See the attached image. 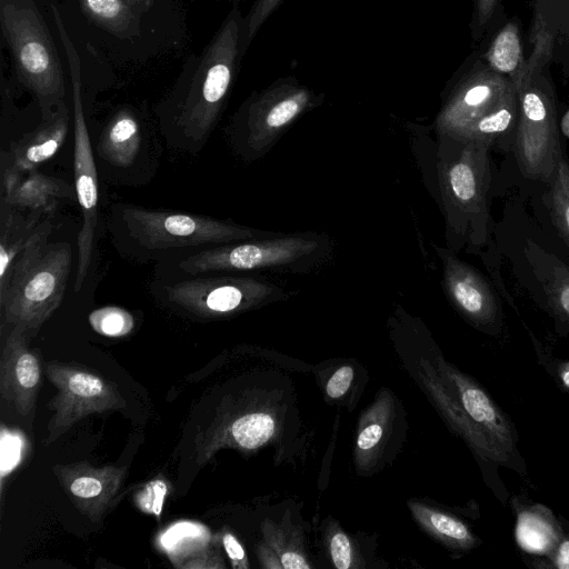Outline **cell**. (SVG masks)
Segmentation results:
<instances>
[{"instance_id":"1","label":"cell","mask_w":569,"mask_h":569,"mask_svg":"<svg viewBox=\"0 0 569 569\" xmlns=\"http://www.w3.org/2000/svg\"><path fill=\"white\" fill-rule=\"evenodd\" d=\"M83 62L140 69L189 40L183 0H58Z\"/></svg>"},{"instance_id":"2","label":"cell","mask_w":569,"mask_h":569,"mask_svg":"<svg viewBox=\"0 0 569 569\" xmlns=\"http://www.w3.org/2000/svg\"><path fill=\"white\" fill-rule=\"evenodd\" d=\"M243 16L234 6L198 53L184 60L154 113L167 141L199 151L216 128L232 91L241 58Z\"/></svg>"},{"instance_id":"3","label":"cell","mask_w":569,"mask_h":569,"mask_svg":"<svg viewBox=\"0 0 569 569\" xmlns=\"http://www.w3.org/2000/svg\"><path fill=\"white\" fill-rule=\"evenodd\" d=\"M438 138L436 167L448 248L480 254L491 241V149L448 136Z\"/></svg>"},{"instance_id":"4","label":"cell","mask_w":569,"mask_h":569,"mask_svg":"<svg viewBox=\"0 0 569 569\" xmlns=\"http://www.w3.org/2000/svg\"><path fill=\"white\" fill-rule=\"evenodd\" d=\"M37 0H0V29L14 80L31 93L41 120L69 99V73L61 43Z\"/></svg>"},{"instance_id":"5","label":"cell","mask_w":569,"mask_h":569,"mask_svg":"<svg viewBox=\"0 0 569 569\" xmlns=\"http://www.w3.org/2000/svg\"><path fill=\"white\" fill-rule=\"evenodd\" d=\"M37 238L0 280V307L4 320L36 333L61 305L71 269L68 242Z\"/></svg>"},{"instance_id":"6","label":"cell","mask_w":569,"mask_h":569,"mask_svg":"<svg viewBox=\"0 0 569 569\" xmlns=\"http://www.w3.org/2000/svg\"><path fill=\"white\" fill-rule=\"evenodd\" d=\"M519 98L512 81L478 71L450 93L436 119L438 136L482 143L490 149L513 148Z\"/></svg>"},{"instance_id":"7","label":"cell","mask_w":569,"mask_h":569,"mask_svg":"<svg viewBox=\"0 0 569 569\" xmlns=\"http://www.w3.org/2000/svg\"><path fill=\"white\" fill-rule=\"evenodd\" d=\"M332 243L326 234L297 232L242 240L188 257L179 267L191 274L210 271L308 272L325 261Z\"/></svg>"},{"instance_id":"8","label":"cell","mask_w":569,"mask_h":569,"mask_svg":"<svg viewBox=\"0 0 569 569\" xmlns=\"http://www.w3.org/2000/svg\"><path fill=\"white\" fill-rule=\"evenodd\" d=\"M321 101V94L295 78L279 79L266 89L252 92L230 123L239 153L248 160L263 157L298 118Z\"/></svg>"},{"instance_id":"9","label":"cell","mask_w":569,"mask_h":569,"mask_svg":"<svg viewBox=\"0 0 569 569\" xmlns=\"http://www.w3.org/2000/svg\"><path fill=\"white\" fill-rule=\"evenodd\" d=\"M122 220L130 237L149 250L226 244L270 236L269 232L232 221L199 214L149 210L136 206L124 207Z\"/></svg>"},{"instance_id":"10","label":"cell","mask_w":569,"mask_h":569,"mask_svg":"<svg viewBox=\"0 0 569 569\" xmlns=\"http://www.w3.org/2000/svg\"><path fill=\"white\" fill-rule=\"evenodd\" d=\"M170 302L201 318L236 316L286 300L291 292L264 278H198L167 287Z\"/></svg>"},{"instance_id":"11","label":"cell","mask_w":569,"mask_h":569,"mask_svg":"<svg viewBox=\"0 0 569 569\" xmlns=\"http://www.w3.org/2000/svg\"><path fill=\"white\" fill-rule=\"evenodd\" d=\"M517 93L519 118L512 148L517 164L525 178L546 184L563 151L555 102L532 81Z\"/></svg>"},{"instance_id":"12","label":"cell","mask_w":569,"mask_h":569,"mask_svg":"<svg viewBox=\"0 0 569 569\" xmlns=\"http://www.w3.org/2000/svg\"><path fill=\"white\" fill-rule=\"evenodd\" d=\"M46 372L58 390L48 405L54 413L48 423L47 445L88 415L126 406L116 385L80 366L54 360L47 363Z\"/></svg>"},{"instance_id":"13","label":"cell","mask_w":569,"mask_h":569,"mask_svg":"<svg viewBox=\"0 0 569 569\" xmlns=\"http://www.w3.org/2000/svg\"><path fill=\"white\" fill-rule=\"evenodd\" d=\"M442 263V287L452 307L476 329L497 333L502 309L497 290L473 266L451 249L433 244Z\"/></svg>"},{"instance_id":"14","label":"cell","mask_w":569,"mask_h":569,"mask_svg":"<svg viewBox=\"0 0 569 569\" xmlns=\"http://www.w3.org/2000/svg\"><path fill=\"white\" fill-rule=\"evenodd\" d=\"M435 368L469 420L490 440L508 463L517 452V432L507 415L477 381L442 357L436 359Z\"/></svg>"},{"instance_id":"15","label":"cell","mask_w":569,"mask_h":569,"mask_svg":"<svg viewBox=\"0 0 569 569\" xmlns=\"http://www.w3.org/2000/svg\"><path fill=\"white\" fill-rule=\"evenodd\" d=\"M68 99L48 120L24 133L1 156L2 196L12 191L18 182L41 163L53 157L63 144L71 121Z\"/></svg>"},{"instance_id":"16","label":"cell","mask_w":569,"mask_h":569,"mask_svg":"<svg viewBox=\"0 0 569 569\" xmlns=\"http://www.w3.org/2000/svg\"><path fill=\"white\" fill-rule=\"evenodd\" d=\"M53 472L76 508L93 522L107 512L126 476L124 468L87 462L58 465Z\"/></svg>"},{"instance_id":"17","label":"cell","mask_w":569,"mask_h":569,"mask_svg":"<svg viewBox=\"0 0 569 569\" xmlns=\"http://www.w3.org/2000/svg\"><path fill=\"white\" fill-rule=\"evenodd\" d=\"M27 338L28 332L22 327L12 326L0 363L1 397L22 417L32 411L41 383L40 362Z\"/></svg>"},{"instance_id":"18","label":"cell","mask_w":569,"mask_h":569,"mask_svg":"<svg viewBox=\"0 0 569 569\" xmlns=\"http://www.w3.org/2000/svg\"><path fill=\"white\" fill-rule=\"evenodd\" d=\"M276 432V418L264 410H249L224 418L206 432L199 443L198 461L206 462L219 449L226 447L244 451L256 450L269 442Z\"/></svg>"},{"instance_id":"19","label":"cell","mask_w":569,"mask_h":569,"mask_svg":"<svg viewBox=\"0 0 569 569\" xmlns=\"http://www.w3.org/2000/svg\"><path fill=\"white\" fill-rule=\"evenodd\" d=\"M419 372L427 392L442 418L465 440L472 452L485 462L507 465L505 458L490 440L469 420L439 377L435 366L426 359H421Z\"/></svg>"},{"instance_id":"20","label":"cell","mask_w":569,"mask_h":569,"mask_svg":"<svg viewBox=\"0 0 569 569\" xmlns=\"http://www.w3.org/2000/svg\"><path fill=\"white\" fill-rule=\"evenodd\" d=\"M142 141L139 110L131 104L118 106L108 117L99 140L101 157L116 167H129L136 160Z\"/></svg>"},{"instance_id":"21","label":"cell","mask_w":569,"mask_h":569,"mask_svg":"<svg viewBox=\"0 0 569 569\" xmlns=\"http://www.w3.org/2000/svg\"><path fill=\"white\" fill-rule=\"evenodd\" d=\"M74 192L67 181L33 170L10 193L2 196V203L42 217L52 214L59 202L72 199Z\"/></svg>"},{"instance_id":"22","label":"cell","mask_w":569,"mask_h":569,"mask_svg":"<svg viewBox=\"0 0 569 569\" xmlns=\"http://www.w3.org/2000/svg\"><path fill=\"white\" fill-rule=\"evenodd\" d=\"M49 219L29 213L24 216L12 207L1 204L0 219V280H2L18 256L37 238L51 232Z\"/></svg>"},{"instance_id":"23","label":"cell","mask_w":569,"mask_h":569,"mask_svg":"<svg viewBox=\"0 0 569 569\" xmlns=\"http://www.w3.org/2000/svg\"><path fill=\"white\" fill-rule=\"evenodd\" d=\"M392 411V400L386 393L380 395L361 416L355 448L359 470H367L378 461L388 440Z\"/></svg>"},{"instance_id":"24","label":"cell","mask_w":569,"mask_h":569,"mask_svg":"<svg viewBox=\"0 0 569 569\" xmlns=\"http://www.w3.org/2000/svg\"><path fill=\"white\" fill-rule=\"evenodd\" d=\"M408 506L421 528L445 546L468 551L480 543L477 536L459 518L417 501H409Z\"/></svg>"},{"instance_id":"25","label":"cell","mask_w":569,"mask_h":569,"mask_svg":"<svg viewBox=\"0 0 569 569\" xmlns=\"http://www.w3.org/2000/svg\"><path fill=\"white\" fill-rule=\"evenodd\" d=\"M530 253L536 262L535 268L548 308L569 325V266L536 244L531 246Z\"/></svg>"},{"instance_id":"26","label":"cell","mask_w":569,"mask_h":569,"mask_svg":"<svg viewBox=\"0 0 569 569\" xmlns=\"http://www.w3.org/2000/svg\"><path fill=\"white\" fill-rule=\"evenodd\" d=\"M546 186V204L551 222L569 249V160L565 151L559 156Z\"/></svg>"},{"instance_id":"27","label":"cell","mask_w":569,"mask_h":569,"mask_svg":"<svg viewBox=\"0 0 569 569\" xmlns=\"http://www.w3.org/2000/svg\"><path fill=\"white\" fill-rule=\"evenodd\" d=\"M487 59L495 71L508 73L512 80L518 77L525 62L516 23L506 24L496 36L487 52Z\"/></svg>"},{"instance_id":"28","label":"cell","mask_w":569,"mask_h":569,"mask_svg":"<svg viewBox=\"0 0 569 569\" xmlns=\"http://www.w3.org/2000/svg\"><path fill=\"white\" fill-rule=\"evenodd\" d=\"M261 529L264 541L276 551L283 569L311 568L302 550L293 542V538L281 527L266 519L261 525Z\"/></svg>"},{"instance_id":"29","label":"cell","mask_w":569,"mask_h":569,"mask_svg":"<svg viewBox=\"0 0 569 569\" xmlns=\"http://www.w3.org/2000/svg\"><path fill=\"white\" fill-rule=\"evenodd\" d=\"M89 323L99 335L119 338L130 333L134 320L130 312L119 307H103L89 315Z\"/></svg>"},{"instance_id":"30","label":"cell","mask_w":569,"mask_h":569,"mask_svg":"<svg viewBox=\"0 0 569 569\" xmlns=\"http://www.w3.org/2000/svg\"><path fill=\"white\" fill-rule=\"evenodd\" d=\"M551 49V33L543 22L537 20L535 30V50L527 63H525L521 72L512 80L516 91H519L532 81L533 73L537 69L550 58Z\"/></svg>"},{"instance_id":"31","label":"cell","mask_w":569,"mask_h":569,"mask_svg":"<svg viewBox=\"0 0 569 569\" xmlns=\"http://www.w3.org/2000/svg\"><path fill=\"white\" fill-rule=\"evenodd\" d=\"M283 0H256L243 17L241 31V52L244 56L258 31Z\"/></svg>"},{"instance_id":"32","label":"cell","mask_w":569,"mask_h":569,"mask_svg":"<svg viewBox=\"0 0 569 569\" xmlns=\"http://www.w3.org/2000/svg\"><path fill=\"white\" fill-rule=\"evenodd\" d=\"M328 550L333 566L338 569L359 567L349 537L338 527H331L328 533Z\"/></svg>"},{"instance_id":"33","label":"cell","mask_w":569,"mask_h":569,"mask_svg":"<svg viewBox=\"0 0 569 569\" xmlns=\"http://www.w3.org/2000/svg\"><path fill=\"white\" fill-rule=\"evenodd\" d=\"M168 489V483L164 479H152L136 495L134 500L138 508L146 513L159 517Z\"/></svg>"},{"instance_id":"34","label":"cell","mask_w":569,"mask_h":569,"mask_svg":"<svg viewBox=\"0 0 569 569\" xmlns=\"http://www.w3.org/2000/svg\"><path fill=\"white\" fill-rule=\"evenodd\" d=\"M353 379V369L350 366L338 368L326 386V393L331 399L341 398L350 388Z\"/></svg>"},{"instance_id":"35","label":"cell","mask_w":569,"mask_h":569,"mask_svg":"<svg viewBox=\"0 0 569 569\" xmlns=\"http://www.w3.org/2000/svg\"><path fill=\"white\" fill-rule=\"evenodd\" d=\"M221 543L223 549L234 569H248L249 562L246 550L242 545L230 531H224L221 535Z\"/></svg>"},{"instance_id":"36","label":"cell","mask_w":569,"mask_h":569,"mask_svg":"<svg viewBox=\"0 0 569 569\" xmlns=\"http://www.w3.org/2000/svg\"><path fill=\"white\" fill-rule=\"evenodd\" d=\"M181 568H224V563L217 550L204 549L189 560L184 561Z\"/></svg>"},{"instance_id":"37","label":"cell","mask_w":569,"mask_h":569,"mask_svg":"<svg viewBox=\"0 0 569 569\" xmlns=\"http://www.w3.org/2000/svg\"><path fill=\"white\" fill-rule=\"evenodd\" d=\"M545 567L569 569V537L558 539L550 551L548 563Z\"/></svg>"},{"instance_id":"38","label":"cell","mask_w":569,"mask_h":569,"mask_svg":"<svg viewBox=\"0 0 569 569\" xmlns=\"http://www.w3.org/2000/svg\"><path fill=\"white\" fill-rule=\"evenodd\" d=\"M260 565L266 569H282L283 566L276 551L264 541L257 547Z\"/></svg>"},{"instance_id":"39","label":"cell","mask_w":569,"mask_h":569,"mask_svg":"<svg viewBox=\"0 0 569 569\" xmlns=\"http://www.w3.org/2000/svg\"><path fill=\"white\" fill-rule=\"evenodd\" d=\"M497 0H477L478 24L483 26L491 17Z\"/></svg>"},{"instance_id":"40","label":"cell","mask_w":569,"mask_h":569,"mask_svg":"<svg viewBox=\"0 0 569 569\" xmlns=\"http://www.w3.org/2000/svg\"><path fill=\"white\" fill-rule=\"evenodd\" d=\"M556 373L560 383L569 390V360L560 361L556 367Z\"/></svg>"},{"instance_id":"41","label":"cell","mask_w":569,"mask_h":569,"mask_svg":"<svg viewBox=\"0 0 569 569\" xmlns=\"http://www.w3.org/2000/svg\"><path fill=\"white\" fill-rule=\"evenodd\" d=\"M561 130L567 137H569V110L561 120Z\"/></svg>"},{"instance_id":"42","label":"cell","mask_w":569,"mask_h":569,"mask_svg":"<svg viewBox=\"0 0 569 569\" xmlns=\"http://www.w3.org/2000/svg\"><path fill=\"white\" fill-rule=\"evenodd\" d=\"M228 1L238 2V1H240V0H228Z\"/></svg>"}]
</instances>
